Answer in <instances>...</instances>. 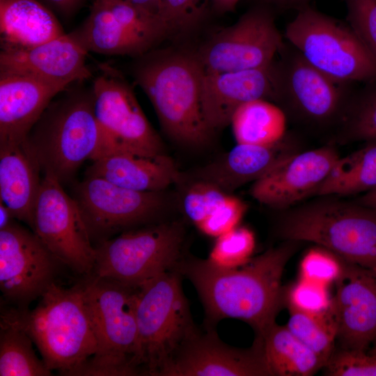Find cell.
Masks as SVG:
<instances>
[{"label":"cell","instance_id":"obj_1","mask_svg":"<svg viewBox=\"0 0 376 376\" xmlns=\"http://www.w3.org/2000/svg\"><path fill=\"white\" fill-rule=\"evenodd\" d=\"M297 242L285 240L235 268H220L207 259L191 258L182 259L176 270L195 287L207 328L223 319H237L261 337L276 322L284 300L283 271Z\"/></svg>","mask_w":376,"mask_h":376},{"label":"cell","instance_id":"obj_2","mask_svg":"<svg viewBox=\"0 0 376 376\" xmlns=\"http://www.w3.org/2000/svg\"><path fill=\"white\" fill-rule=\"evenodd\" d=\"M1 323L23 330L46 366L65 375H79L97 350L81 283L65 288L54 282L34 308L13 306L1 311Z\"/></svg>","mask_w":376,"mask_h":376},{"label":"cell","instance_id":"obj_3","mask_svg":"<svg viewBox=\"0 0 376 376\" xmlns=\"http://www.w3.org/2000/svg\"><path fill=\"white\" fill-rule=\"evenodd\" d=\"M133 75L150 100L164 131L175 141L198 147L212 132L201 107L203 68L196 56L183 54L141 56Z\"/></svg>","mask_w":376,"mask_h":376},{"label":"cell","instance_id":"obj_4","mask_svg":"<svg viewBox=\"0 0 376 376\" xmlns=\"http://www.w3.org/2000/svg\"><path fill=\"white\" fill-rule=\"evenodd\" d=\"M97 340L79 375H136L142 367L136 304L139 288L94 274L81 283Z\"/></svg>","mask_w":376,"mask_h":376},{"label":"cell","instance_id":"obj_5","mask_svg":"<svg viewBox=\"0 0 376 376\" xmlns=\"http://www.w3.org/2000/svg\"><path fill=\"white\" fill-rule=\"evenodd\" d=\"M27 141L44 174L62 185L69 182L86 159L97 157L102 147L91 89H73L52 101Z\"/></svg>","mask_w":376,"mask_h":376},{"label":"cell","instance_id":"obj_6","mask_svg":"<svg viewBox=\"0 0 376 376\" xmlns=\"http://www.w3.org/2000/svg\"><path fill=\"white\" fill-rule=\"evenodd\" d=\"M279 233L376 270V210L357 202L322 198L292 207L281 219Z\"/></svg>","mask_w":376,"mask_h":376},{"label":"cell","instance_id":"obj_7","mask_svg":"<svg viewBox=\"0 0 376 376\" xmlns=\"http://www.w3.org/2000/svg\"><path fill=\"white\" fill-rule=\"evenodd\" d=\"M285 38L308 63L337 81H376V60L347 22L307 5L288 23Z\"/></svg>","mask_w":376,"mask_h":376},{"label":"cell","instance_id":"obj_8","mask_svg":"<svg viewBox=\"0 0 376 376\" xmlns=\"http://www.w3.org/2000/svg\"><path fill=\"white\" fill-rule=\"evenodd\" d=\"M136 320L143 373L160 376L199 330L176 269L160 274L139 288Z\"/></svg>","mask_w":376,"mask_h":376},{"label":"cell","instance_id":"obj_9","mask_svg":"<svg viewBox=\"0 0 376 376\" xmlns=\"http://www.w3.org/2000/svg\"><path fill=\"white\" fill-rule=\"evenodd\" d=\"M184 241V228L176 221L124 231L95 246L93 274L139 288L177 269L183 259Z\"/></svg>","mask_w":376,"mask_h":376},{"label":"cell","instance_id":"obj_10","mask_svg":"<svg viewBox=\"0 0 376 376\" xmlns=\"http://www.w3.org/2000/svg\"><path fill=\"white\" fill-rule=\"evenodd\" d=\"M97 68L91 89L102 147L95 159L116 151L164 154L162 139L120 71L105 63Z\"/></svg>","mask_w":376,"mask_h":376},{"label":"cell","instance_id":"obj_11","mask_svg":"<svg viewBox=\"0 0 376 376\" xmlns=\"http://www.w3.org/2000/svg\"><path fill=\"white\" fill-rule=\"evenodd\" d=\"M31 229L61 263L81 274L93 272L95 246L78 203L49 175L42 178Z\"/></svg>","mask_w":376,"mask_h":376},{"label":"cell","instance_id":"obj_12","mask_svg":"<svg viewBox=\"0 0 376 376\" xmlns=\"http://www.w3.org/2000/svg\"><path fill=\"white\" fill-rule=\"evenodd\" d=\"M284 47L272 12L260 6L218 32L196 56L206 73L241 71L272 64Z\"/></svg>","mask_w":376,"mask_h":376},{"label":"cell","instance_id":"obj_13","mask_svg":"<svg viewBox=\"0 0 376 376\" xmlns=\"http://www.w3.org/2000/svg\"><path fill=\"white\" fill-rule=\"evenodd\" d=\"M75 199L91 240L98 242L154 220L166 206L162 191H134L93 175L77 185Z\"/></svg>","mask_w":376,"mask_h":376},{"label":"cell","instance_id":"obj_14","mask_svg":"<svg viewBox=\"0 0 376 376\" xmlns=\"http://www.w3.org/2000/svg\"><path fill=\"white\" fill-rule=\"evenodd\" d=\"M60 263L33 231L16 221L0 230V289L15 307L28 308L40 298Z\"/></svg>","mask_w":376,"mask_h":376},{"label":"cell","instance_id":"obj_15","mask_svg":"<svg viewBox=\"0 0 376 376\" xmlns=\"http://www.w3.org/2000/svg\"><path fill=\"white\" fill-rule=\"evenodd\" d=\"M292 47V46H291ZM282 50L277 62L279 104L305 123L323 125L340 119L350 99L348 84L337 81L320 72L292 47Z\"/></svg>","mask_w":376,"mask_h":376},{"label":"cell","instance_id":"obj_16","mask_svg":"<svg viewBox=\"0 0 376 376\" xmlns=\"http://www.w3.org/2000/svg\"><path fill=\"white\" fill-rule=\"evenodd\" d=\"M160 376H270L261 342L249 348L224 343L213 328L199 330L180 349Z\"/></svg>","mask_w":376,"mask_h":376},{"label":"cell","instance_id":"obj_17","mask_svg":"<svg viewBox=\"0 0 376 376\" xmlns=\"http://www.w3.org/2000/svg\"><path fill=\"white\" fill-rule=\"evenodd\" d=\"M340 155L332 146L297 152L253 182L249 194L276 209H288L315 195Z\"/></svg>","mask_w":376,"mask_h":376},{"label":"cell","instance_id":"obj_18","mask_svg":"<svg viewBox=\"0 0 376 376\" xmlns=\"http://www.w3.org/2000/svg\"><path fill=\"white\" fill-rule=\"evenodd\" d=\"M279 97V71L276 61L256 69L203 72L202 111L212 132L229 125L234 112L242 104L260 99L278 104Z\"/></svg>","mask_w":376,"mask_h":376},{"label":"cell","instance_id":"obj_19","mask_svg":"<svg viewBox=\"0 0 376 376\" xmlns=\"http://www.w3.org/2000/svg\"><path fill=\"white\" fill-rule=\"evenodd\" d=\"M335 284L338 346L368 351L376 340V270L343 260Z\"/></svg>","mask_w":376,"mask_h":376},{"label":"cell","instance_id":"obj_20","mask_svg":"<svg viewBox=\"0 0 376 376\" xmlns=\"http://www.w3.org/2000/svg\"><path fill=\"white\" fill-rule=\"evenodd\" d=\"M88 50L73 32L24 49H1L0 70L22 73L67 88L92 74Z\"/></svg>","mask_w":376,"mask_h":376},{"label":"cell","instance_id":"obj_21","mask_svg":"<svg viewBox=\"0 0 376 376\" xmlns=\"http://www.w3.org/2000/svg\"><path fill=\"white\" fill-rule=\"evenodd\" d=\"M66 88L0 70V144L21 143L53 98Z\"/></svg>","mask_w":376,"mask_h":376},{"label":"cell","instance_id":"obj_22","mask_svg":"<svg viewBox=\"0 0 376 376\" xmlns=\"http://www.w3.org/2000/svg\"><path fill=\"white\" fill-rule=\"evenodd\" d=\"M299 152L286 136L272 145L237 143L230 151L198 171V180L210 182L230 194L259 180Z\"/></svg>","mask_w":376,"mask_h":376},{"label":"cell","instance_id":"obj_23","mask_svg":"<svg viewBox=\"0 0 376 376\" xmlns=\"http://www.w3.org/2000/svg\"><path fill=\"white\" fill-rule=\"evenodd\" d=\"M88 52L141 56L155 45L128 12L110 0H94L84 22L72 31Z\"/></svg>","mask_w":376,"mask_h":376},{"label":"cell","instance_id":"obj_24","mask_svg":"<svg viewBox=\"0 0 376 376\" xmlns=\"http://www.w3.org/2000/svg\"><path fill=\"white\" fill-rule=\"evenodd\" d=\"M86 175L102 178L138 191H162L180 178L173 160L164 154L116 151L93 161Z\"/></svg>","mask_w":376,"mask_h":376},{"label":"cell","instance_id":"obj_25","mask_svg":"<svg viewBox=\"0 0 376 376\" xmlns=\"http://www.w3.org/2000/svg\"><path fill=\"white\" fill-rule=\"evenodd\" d=\"M28 141L0 144V201L15 218L32 228L35 203L42 178Z\"/></svg>","mask_w":376,"mask_h":376},{"label":"cell","instance_id":"obj_26","mask_svg":"<svg viewBox=\"0 0 376 376\" xmlns=\"http://www.w3.org/2000/svg\"><path fill=\"white\" fill-rule=\"evenodd\" d=\"M65 33L52 10L37 0H0L1 49H24Z\"/></svg>","mask_w":376,"mask_h":376},{"label":"cell","instance_id":"obj_27","mask_svg":"<svg viewBox=\"0 0 376 376\" xmlns=\"http://www.w3.org/2000/svg\"><path fill=\"white\" fill-rule=\"evenodd\" d=\"M258 338L270 376H311L324 366L322 360L286 326L272 324Z\"/></svg>","mask_w":376,"mask_h":376},{"label":"cell","instance_id":"obj_28","mask_svg":"<svg viewBox=\"0 0 376 376\" xmlns=\"http://www.w3.org/2000/svg\"><path fill=\"white\" fill-rule=\"evenodd\" d=\"M230 125L237 143L272 145L285 136L286 115L273 102L255 100L239 107Z\"/></svg>","mask_w":376,"mask_h":376},{"label":"cell","instance_id":"obj_29","mask_svg":"<svg viewBox=\"0 0 376 376\" xmlns=\"http://www.w3.org/2000/svg\"><path fill=\"white\" fill-rule=\"evenodd\" d=\"M376 189V141L340 157L316 196H350Z\"/></svg>","mask_w":376,"mask_h":376},{"label":"cell","instance_id":"obj_30","mask_svg":"<svg viewBox=\"0 0 376 376\" xmlns=\"http://www.w3.org/2000/svg\"><path fill=\"white\" fill-rule=\"evenodd\" d=\"M288 329L322 360L324 366L334 351L338 335V319L333 304L316 313L288 307ZM324 367V366H323Z\"/></svg>","mask_w":376,"mask_h":376},{"label":"cell","instance_id":"obj_31","mask_svg":"<svg viewBox=\"0 0 376 376\" xmlns=\"http://www.w3.org/2000/svg\"><path fill=\"white\" fill-rule=\"evenodd\" d=\"M29 336L0 322V376H49L52 371L39 359Z\"/></svg>","mask_w":376,"mask_h":376},{"label":"cell","instance_id":"obj_32","mask_svg":"<svg viewBox=\"0 0 376 376\" xmlns=\"http://www.w3.org/2000/svg\"><path fill=\"white\" fill-rule=\"evenodd\" d=\"M341 121L342 136L346 141H376V81L350 97Z\"/></svg>","mask_w":376,"mask_h":376},{"label":"cell","instance_id":"obj_33","mask_svg":"<svg viewBox=\"0 0 376 376\" xmlns=\"http://www.w3.org/2000/svg\"><path fill=\"white\" fill-rule=\"evenodd\" d=\"M256 246L254 233L246 227H236L219 236L207 259L220 268L231 269L246 263Z\"/></svg>","mask_w":376,"mask_h":376},{"label":"cell","instance_id":"obj_34","mask_svg":"<svg viewBox=\"0 0 376 376\" xmlns=\"http://www.w3.org/2000/svg\"><path fill=\"white\" fill-rule=\"evenodd\" d=\"M322 368L329 376H376V356L338 346Z\"/></svg>","mask_w":376,"mask_h":376},{"label":"cell","instance_id":"obj_35","mask_svg":"<svg viewBox=\"0 0 376 376\" xmlns=\"http://www.w3.org/2000/svg\"><path fill=\"white\" fill-rule=\"evenodd\" d=\"M229 195L210 182L198 180L188 189L184 197V212L187 218L197 226Z\"/></svg>","mask_w":376,"mask_h":376},{"label":"cell","instance_id":"obj_36","mask_svg":"<svg viewBox=\"0 0 376 376\" xmlns=\"http://www.w3.org/2000/svg\"><path fill=\"white\" fill-rule=\"evenodd\" d=\"M343 264L341 258L317 246L308 250L301 260V279L324 285L335 283L341 274Z\"/></svg>","mask_w":376,"mask_h":376},{"label":"cell","instance_id":"obj_37","mask_svg":"<svg viewBox=\"0 0 376 376\" xmlns=\"http://www.w3.org/2000/svg\"><path fill=\"white\" fill-rule=\"evenodd\" d=\"M287 306L306 313L324 311L332 304L327 285L301 279L284 292Z\"/></svg>","mask_w":376,"mask_h":376},{"label":"cell","instance_id":"obj_38","mask_svg":"<svg viewBox=\"0 0 376 376\" xmlns=\"http://www.w3.org/2000/svg\"><path fill=\"white\" fill-rule=\"evenodd\" d=\"M208 0H160L161 14L170 33L187 31L203 17Z\"/></svg>","mask_w":376,"mask_h":376},{"label":"cell","instance_id":"obj_39","mask_svg":"<svg viewBox=\"0 0 376 376\" xmlns=\"http://www.w3.org/2000/svg\"><path fill=\"white\" fill-rule=\"evenodd\" d=\"M347 22L376 60V0H345Z\"/></svg>","mask_w":376,"mask_h":376},{"label":"cell","instance_id":"obj_40","mask_svg":"<svg viewBox=\"0 0 376 376\" xmlns=\"http://www.w3.org/2000/svg\"><path fill=\"white\" fill-rule=\"evenodd\" d=\"M246 211V205L231 196L196 227L204 234L218 237L238 226Z\"/></svg>","mask_w":376,"mask_h":376},{"label":"cell","instance_id":"obj_41","mask_svg":"<svg viewBox=\"0 0 376 376\" xmlns=\"http://www.w3.org/2000/svg\"><path fill=\"white\" fill-rule=\"evenodd\" d=\"M51 10L61 15L69 17L81 6L84 0H40Z\"/></svg>","mask_w":376,"mask_h":376},{"label":"cell","instance_id":"obj_42","mask_svg":"<svg viewBox=\"0 0 376 376\" xmlns=\"http://www.w3.org/2000/svg\"><path fill=\"white\" fill-rule=\"evenodd\" d=\"M125 1H127L128 3L135 6L136 7L146 11V13L163 21L162 17V14H161L160 0H125Z\"/></svg>","mask_w":376,"mask_h":376},{"label":"cell","instance_id":"obj_43","mask_svg":"<svg viewBox=\"0 0 376 376\" xmlns=\"http://www.w3.org/2000/svg\"><path fill=\"white\" fill-rule=\"evenodd\" d=\"M267 4L274 5L279 8L285 9H299L305 6L309 5L311 0H260Z\"/></svg>","mask_w":376,"mask_h":376},{"label":"cell","instance_id":"obj_44","mask_svg":"<svg viewBox=\"0 0 376 376\" xmlns=\"http://www.w3.org/2000/svg\"><path fill=\"white\" fill-rule=\"evenodd\" d=\"M15 219L11 210L0 201V230L10 226Z\"/></svg>","mask_w":376,"mask_h":376},{"label":"cell","instance_id":"obj_45","mask_svg":"<svg viewBox=\"0 0 376 376\" xmlns=\"http://www.w3.org/2000/svg\"><path fill=\"white\" fill-rule=\"evenodd\" d=\"M240 0H211L213 7L219 13L233 10Z\"/></svg>","mask_w":376,"mask_h":376},{"label":"cell","instance_id":"obj_46","mask_svg":"<svg viewBox=\"0 0 376 376\" xmlns=\"http://www.w3.org/2000/svg\"><path fill=\"white\" fill-rule=\"evenodd\" d=\"M356 202L376 210V189L363 194Z\"/></svg>","mask_w":376,"mask_h":376},{"label":"cell","instance_id":"obj_47","mask_svg":"<svg viewBox=\"0 0 376 376\" xmlns=\"http://www.w3.org/2000/svg\"><path fill=\"white\" fill-rule=\"evenodd\" d=\"M368 353L376 356V340L372 345L371 348L368 350Z\"/></svg>","mask_w":376,"mask_h":376}]
</instances>
